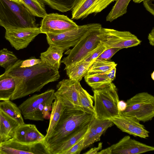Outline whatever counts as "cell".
Masks as SVG:
<instances>
[{
	"mask_svg": "<svg viewBox=\"0 0 154 154\" xmlns=\"http://www.w3.org/2000/svg\"><path fill=\"white\" fill-rule=\"evenodd\" d=\"M120 50V49L116 48L106 49L96 59L108 60Z\"/></svg>",
	"mask_w": 154,
	"mask_h": 154,
	"instance_id": "836d02e7",
	"label": "cell"
},
{
	"mask_svg": "<svg viewBox=\"0 0 154 154\" xmlns=\"http://www.w3.org/2000/svg\"><path fill=\"white\" fill-rule=\"evenodd\" d=\"M40 59L31 58L25 60H21L20 66V67H30L42 62Z\"/></svg>",
	"mask_w": 154,
	"mask_h": 154,
	"instance_id": "d590c367",
	"label": "cell"
},
{
	"mask_svg": "<svg viewBox=\"0 0 154 154\" xmlns=\"http://www.w3.org/2000/svg\"><path fill=\"white\" fill-rule=\"evenodd\" d=\"M53 9L62 12L72 10L79 0H42Z\"/></svg>",
	"mask_w": 154,
	"mask_h": 154,
	"instance_id": "83f0119b",
	"label": "cell"
},
{
	"mask_svg": "<svg viewBox=\"0 0 154 154\" xmlns=\"http://www.w3.org/2000/svg\"><path fill=\"white\" fill-rule=\"evenodd\" d=\"M154 150L153 147L126 136L117 143L99 151L97 154H138Z\"/></svg>",
	"mask_w": 154,
	"mask_h": 154,
	"instance_id": "30bf717a",
	"label": "cell"
},
{
	"mask_svg": "<svg viewBox=\"0 0 154 154\" xmlns=\"http://www.w3.org/2000/svg\"><path fill=\"white\" fill-rule=\"evenodd\" d=\"M63 106L60 101L55 98L52 104L49 125L44 139L46 138L50 135L58 122L61 116Z\"/></svg>",
	"mask_w": 154,
	"mask_h": 154,
	"instance_id": "cb8c5ba5",
	"label": "cell"
},
{
	"mask_svg": "<svg viewBox=\"0 0 154 154\" xmlns=\"http://www.w3.org/2000/svg\"><path fill=\"white\" fill-rule=\"evenodd\" d=\"M106 49L104 44L100 42L97 46L90 52L82 61L87 62H94V60Z\"/></svg>",
	"mask_w": 154,
	"mask_h": 154,
	"instance_id": "d6a6232c",
	"label": "cell"
},
{
	"mask_svg": "<svg viewBox=\"0 0 154 154\" xmlns=\"http://www.w3.org/2000/svg\"><path fill=\"white\" fill-rule=\"evenodd\" d=\"M78 94L80 106L89 112L94 113L93 97L84 89L81 84L78 88Z\"/></svg>",
	"mask_w": 154,
	"mask_h": 154,
	"instance_id": "f546056e",
	"label": "cell"
},
{
	"mask_svg": "<svg viewBox=\"0 0 154 154\" xmlns=\"http://www.w3.org/2000/svg\"><path fill=\"white\" fill-rule=\"evenodd\" d=\"M102 147V143L100 142L98 144L97 147H94L91 148L86 152L84 153L85 154H97L99 151L101 150Z\"/></svg>",
	"mask_w": 154,
	"mask_h": 154,
	"instance_id": "74e56055",
	"label": "cell"
},
{
	"mask_svg": "<svg viewBox=\"0 0 154 154\" xmlns=\"http://www.w3.org/2000/svg\"><path fill=\"white\" fill-rule=\"evenodd\" d=\"M20 124L0 110V143L14 137Z\"/></svg>",
	"mask_w": 154,
	"mask_h": 154,
	"instance_id": "d6986e66",
	"label": "cell"
},
{
	"mask_svg": "<svg viewBox=\"0 0 154 154\" xmlns=\"http://www.w3.org/2000/svg\"><path fill=\"white\" fill-rule=\"evenodd\" d=\"M144 0H133V1L136 3H140Z\"/></svg>",
	"mask_w": 154,
	"mask_h": 154,
	"instance_id": "b9f144b4",
	"label": "cell"
},
{
	"mask_svg": "<svg viewBox=\"0 0 154 154\" xmlns=\"http://www.w3.org/2000/svg\"><path fill=\"white\" fill-rule=\"evenodd\" d=\"M126 102L123 100L119 101L118 104V108L120 112L124 111L126 109Z\"/></svg>",
	"mask_w": 154,
	"mask_h": 154,
	"instance_id": "ab89813d",
	"label": "cell"
},
{
	"mask_svg": "<svg viewBox=\"0 0 154 154\" xmlns=\"http://www.w3.org/2000/svg\"><path fill=\"white\" fill-rule=\"evenodd\" d=\"M113 125L110 120H100L94 116L83 137V149L100 140L102 134Z\"/></svg>",
	"mask_w": 154,
	"mask_h": 154,
	"instance_id": "e0dca14e",
	"label": "cell"
},
{
	"mask_svg": "<svg viewBox=\"0 0 154 154\" xmlns=\"http://www.w3.org/2000/svg\"><path fill=\"white\" fill-rule=\"evenodd\" d=\"M90 24L79 26L58 34H46L48 44L60 48L64 50L75 46L89 28Z\"/></svg>",
	"mask_w": 154,
	"mask_h": 154,
	"instance_id": "9c48e42d",
	"label": "cell"
},
{
	"mask_svg": "<svg viewBox=\"0 0 154 154\" xmlns=\"http://www.w3.org/2000/svg\"><path fill=\"white\" fill-rule=\"evenodd\" d=\"M110 120L122 131L135 137L146 138L149 137V132L136 119L120 114Z\"/></svg>",
	"mask_w": 154,
	"mask_h": 154,
	"instance_id": "9a60e30c",
	"label": "cell"
},
{
	"mask_svg": "<svg viewBox=\"0 0 154 154\" xmlns=\"http://www.w3.org/2000/svg\"><path fill=\"white\" fill-rule=\"evenodd\" d=\"M116 67L112 69L109 73L106 74L108 79L112 82L116 78Z\"/></svg>",
	"mask_w": 154,
	"mask_h": 154,
	"instance_id": "f35d334b",
	"label": "cell"
},
{
	"mask_svg": "<svg viewBox=\"0 0 154 154\" xmlns=\"http://www.w3.org/2000/svg\"><path fill=\"white\" fill-rule=\"evenodd\" d=\"M15 88V82L11 76L5 72L0 75V100H10Z\"/></svg>",
	"mask_w": 154,
	"mask_h": 154,
	"instance_id": "44dd1931",
	"label": "cell"
},
{
	"mask_svg": "<svg viewBox=\"0 0 154 154\" xmlns=\"http://www.w3.org/2000/svg\"><path fill=\"white\" fill-rule=\"evenodd\" d=\"M126 109L120 113L140 122L151 120L154 116V97L147 92L136 94L126 102Z\"/></svg>",
	"mask_w": 154,
	"mask_h": 154,
	"instance_id": "8992f818",
	"label": "cell"
},
{
	"mask_svg": "<svg viewBox=\"0 0 154 154\" xmlns=\"http://www.w3.org/2000/svg\"><path fill=\"white\" fill-rule=\"evenodd\" d=\"M101 25L90 23L89 29L77 44L65 53L68 55L61 61L65 68L82 61L100 42V36Z\"/></svg>",
	"mask_w": 154,
	"mask_h": 154,
	"instance_id": "5b68a950",
	"label": "cell"
},
{
	"mask_svg": "<svg viewBox=\"0 0 154 154\" xmlns=\"http://www.w3.org/2000/svg\"><path fill=\"white\" fill-rule=\"evenodd\" d=\"M20 60L5 69V72L11 76L16 88L10 100H14L40 91L48 83L60 78L58 70L42 62L30 67H20Z\"/></svg>",
	"mask_w": 154,
	"mask_h": 154,
	"instance_id": "6da1fadb",
	"label": "cell"
},
{
	"mask_svg": "<svg viewBox=\"0 0 154 154\" xmlns=\"http://www.w3.org/2000/svg\"><path fill=\"white\" fill-rule=\"evenodd\" d=\"M116 0H79L72 10V19H83L101 12Z\"/></svg>",
	"mask_w": 154,
	"mask_h": 154,
	"instance_id": "5bb4252c",
	"label": "cell"
},
{
	"mask_svg": "<svg viewBox=\"0 0 154 154\" xmlns=\"http://www.w3.org/2000/svg\"><path fill=\"white\" fill-rule=\"evenodd\" d=\"M11 1L18 3H21L20 0H10Z\"/></svg>",
	"mask_w": 154,
	"mask_h": 154,
	"instance_id": "7bdbcfd3",
	"label": "cell"
},
{
	"mask_svg": "<svg viewBox=\"0 0 154 154\" xmlns=\"http://www.w3.org/2000/svg\"><path fill=\"white\" fill-rule=\"evenodd\" d=\"M28 11L35 17L43 18L47 14L42 0H20Z\"/></svg>",
	"mask_w": 154,
	"mask_h": 154,
	"instance_id": "484cf974",
	"label": "cell"
},
{
	"mask_svg": "<svg viewBox=\"0 0 154 154\" xmlns=\"http://www.w3.org/2000/svg\"><path fill=\"white\" fill-rule=\"evenodd\" d=\"M83 149V137L68 150L64 154H79Z\"/></svg>",
	"mask_w": 154,
	"mask_h": 154,
	"instance_id": "e575fe53",
	"label": "cell"
},
{
	"mask_svg": "<svg viewBox=\"0 0 154 154\" xmlns=\"http://www.w3.org/2000/svg\"><path fill=\"white\" fill-rule=\"evenodd\" d=\"M44 137L35 125L24 123L17 128L13 138L21 143L30 145L43 142Z\"/></svg>",
	"mask_w": 154,
	"mask_h": 154,
	"instance_id": "2e32d148",
	"label": "cell"
},
{
	"mask_svg": "<svg viewBox=\"0 0 154 154\" xmlns=\"http://www.w3.org/2000/svg\"><path fill=\"white\" fill-rule=\"evenodd\" d=\"M55 90H48L38 94H35L29 98L18 106L24 119H27L28 117L35 110L40 104L55 98Z\"/></svg>",
	"mask_w": 154,
	"mask_h": 154,
	"instance_id": "ac0fdd59",
	"label": "cell"
},
{
	"mask_svg": "<svg viewBox=\"0 0 154 154\" xmlns=\"http://www.w3.org/2000/svg\"><path fill=\"white\" fill-rule=\"evenodd\" d=\"M79 26L67 16L56 13L47 14L42 20L41 33L58 34L77 28Z\"/></svg>",
	"mask_w": 154,
	"mask_h": 154,
	"instance_id": "ba28073f",
	"label": "cell"
},
{
	"mask_svg": "<svg viewBox=\"0 0 154 154\" xmlns=\"http://www.w3.org/2000/svg\"><path fill=\"white\" fill-rule=\"evenodd\" d=\"M143 2L146 9L153 15H154V0H144Z\"/></svg>",
	"mask_w": 154,
	"mask_h": 154,
	"instance_id": "8d00e7d4",
	"label": "cell"
},
{
	"mask_svg": "<svg viewBox=\"0 0 154 154\" xmlns=\"http://www.w3.org/2000/svg\"><path fill=\"white\" fill-rule=\"evenodd\" d=\"M64 51L57 46L50 45L46 51L41 53L40 58L44 63L58 70Z\"/></svg>",
	"mask_w": 154,
	"mask_h": 154,
	"instance_id": "ffe728a7",
	"label": "cell"
},
{
	"mask_svg": "<svg viewBox=\"0 0 154 154\" xmlns=\"http://www.w3.org/2000/svg\"><path fill=\"white\" fill-rule=\"evenodd\" d=\"M0 110L15 120L20 125L24 123L20 109L10 100L0 102Z\"/></svg>",
	"mask_w": 154,
	"mask_h": 154,
	"instance_id": "603a6c76",
	"label": "cell"
},
{
	"mask_svg": "<svg viewBox=\"0 0 154 154\" xmlns=\"http://www.w3.org/2000/svg\"><path fill=\"white\" fill-rule=\"evenodd\" d=\"M47 150L42 142L28 145L13 138L0 143V154H47Z\"/></svg>",
	"mask_w": 154,
	"mask_h": 154,
	"instance_id": "4fadbf2b",
	"label": "cell"
},
{
	"mask_svg": "<svg viewBox=\"0 0 154 154\" xmlns=\"http://www.w3.org/2000/svg\"><path fill=\"white\" fill-rule=\"evenodd\" d=\"M18 60L12 51L6 48L0 50V66L5 69L14 63Z\"/></svg>",
	"mask_w": 154,
	"mask_h": 154,
	"instance_id": "1f68e13d",
	"label": "cell"
},
{
	"mask_svg": "<svg viewBox=\"0 0 154 154\" xmlns=\"http://www.w3.org/2000/svg\"><path fill=\"white\" fill-rule=\"evenodd\" d=\"M148 39L150 44L152 46L154 45V28H153L148 35Z\"/></svg>",
	"mask_w": 154,
	"mask_h": 154,
	"instance_id": "60d3db41",
	"label": "cell"
},
{
	"mask_svg": "<svg viewBox=\"0 0 154 154\" xmlns=\"http://www.w3.org/2000/svg\"><path fill=\"white\" fill-rule=\"evenodd\" d=\"M100 36V42L107 49L116 48L120 50L137 46L141 41L129 31H119L101 27Z\"/></svg>",
	"mask_w": 154,
	"mask_h": 154,
	"instance_id": "52a82bcc",
	"label": "cell"
},
{
	"mask_svg": "<svg viewBox=\"0 0 154 154\" xmlns=\"http://www.w3.org/2000/svg\"><path fill=\"white\" fill-rule=\"evenodd\" d=\"M94 117V113L80 106L63 105L58 122L50 135L43 140L49 154H54L61 145L90 124Z\"/></svg>",
	"mask_w": 154,
	"mask_h": 154,
	"instance_id": "7a4b0ae2",
	"label": "cell"
},
{
	"mask_svg": "<svg viewBox=\"0 0 154 154\" xmlns=\"http://www.w3.org/2000/svg\"><path fill=\"white\" fill-rule=\"evenodd\" d=\"M154 72H153V73L151 74V77L153 79V80H154Z\"/></svg>",
	"mask_w": 154,
	"mask_h": 154,
	"instance_id": "ee69618b",
	"label": "cell"
},
{
	"mask_svg": "<svg viewBox=\"0 0 154 154\" xmlns=\"http://www.w3.org/2000/svg\"><path fill=\"white\" fill-rule=\"evenodd\" d=\"M95 117L100 120H110L119 115V101L117 89L113 83L102 88L93 89Z\"/></svg>",
	"mask_w": 154,
	"mask_h": 154,
	"instance_id": "277c9868",
	"label": "cell"
},
{
	"mask_svg": "<svg viewBox=\"0 0 154 154\" xmlns=\"http://www.w3.org/2000/svg\"><path fill=\"white\" fill-rule=\"evenodd\" d=\"M79 81L70 79H63L57 85L54 95L63 105L69 107L80 106L78 99Z\"/></svg>",
	"mask_w": 154,
	"mask_h": 154,
	"instance_id": "8fae6325",
	"label": "cell"
},
{
	"mask_svg": "<svg viewBox=\"0 0 154 154\" xmlns=\"http://www.w3.org/2000/svg\"><path fill=\"white\" fill-rule=\"evenodd\" d=\"M131 0H116V2L106 18L107 21L111 22L123 16L127 12L128 6Z\"/></svg>",
	"mask_w": 154,
	"mask_h": 154,
	"instance_id": "f1b7e54d",
	"label": "cell"
},
{
	"mask_svg": "<svg viewBox=\"0 0 154 154\" xmlns=\"http://www.w3.org/2000/svg\"><path fill=\"white\" fill-rule=\"evenodd\" d=\"M84 78L85 82L93 90L105 88L112 82L106 74H86Z\"/></svg>",
	"mask_w": 154,
	"mask_h": 154,
	"instance_id": "4316f807",
	"label": "cell"
},
{
	"mask_svg": "<svg viewBox=\"0 0 154 154\" xmlns=\"http://www.w3.org/2000/svg\"><path fill=\"white\" fill-rule=\"evenodd\" d=\"M117 65L113 61L96 59L87 74H107Z\"/></svg>",
	"mask_w": 154,
	"mask_h": 154,
	"instance_id": "d4e9b609",
	"label": "cell"
},
{
	"mask_svg": "<svg viewBox=\"0 0 154 154\" xmlns=\"http://www.w3.org/2000/svg\"><path fill=\"white\" fill-rule=\"evenodd\" d=\"M90 124L88 125L82 130L61 145L54 154H64L68 150L84 137Z\"/></svg>",
	"mask_w": 154,
	"mask_h": 154,
	"instance_id": "4dcf8cb0",
	"label": "cell"
},
{
	"mask_svg": "<svg viewBox=\"0 0 154 154\" xmlns=\"http://www.w3.org/2000/svg\"><path fill=\"white\" fill-rule=\"evenodd\" d=\"M40 27L23 28L6 30L5 38L16 50L26 48L39 34Z\"/></svg>",
	"mask_w": 154,
	"mask_h": 154,
	"instance_id": "7c38bea8",
	"label": "cell"
},
{
	"mask_svg": "<svg viewBox=\"0 0 154 154\" xmlns=\"http://www.w3.org/2000/svg\"><path fill=\"white\" fill-rule=\"evenodd\" d=\"M94 62L80 61L64 69L69 79L80 81L87 73Z\"/></svg>",
	"mask_w": 154,
	"mask_h": 154,
	"instance_id": "7402d4cb",
	"label": "cell"
},
{
	"mask_svg": "<svg viewBox=\"0 0 154 154\" xmlns=\"http://www.w3.org/2000/svg\"><path fill=\"white\" fill-rule=\"evenodd\" d=\"M35 17L22 3L0 0V26L5 30L38 27Z\"/></svg>",
	"mask_w": 154,
	"mask_h": 154,
	"instance_id": "3957f363",
	"label": "cell"
}]
</instances>
